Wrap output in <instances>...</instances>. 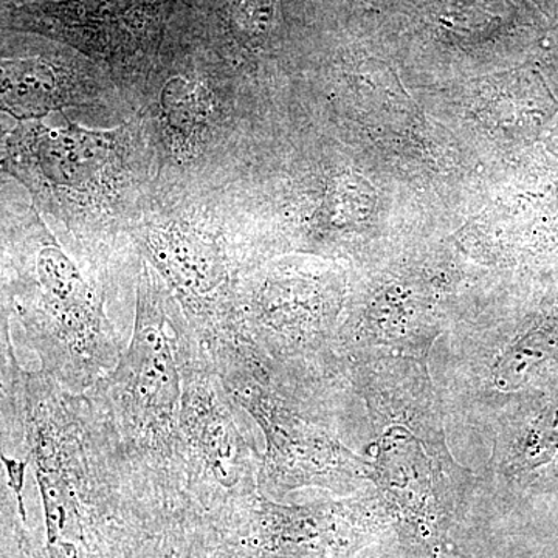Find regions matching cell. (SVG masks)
<instances>
[{
  "label": "cell",
  "mask_w": 558,
  "mask_h": 558,
  "mask_svg": "<svg viewBox=\"0 0 558 558\" xmlns=\"http://www.w3.org/2000/svg\"><path fill=\"white\" fill-rule=\"evenodd\" d=\"M209 355L241 343L238 306L247 263L238 196L227 180H156L132 230Z\"/></svg>",
  "instance_id": "5"
},
{
  "label": "cell",
  "mask_w": 558,
  "mask_h": 558,
  "mask_svg": "<svg viewBox=\"0 0 558 558\" xmlns=\"http://www.w3.org/2000/svg\"><path fill=\"white\" fill-rule=\"evenodd\" d=\"M11 179L0 180V413L20 417V391L24 368L11 333L14 319L13 269H11L9 218L14 191Z\"/></svg>",
  "instance_id": "10"
},
{
  "label": "cell",
  "mask_w": 558,
  "mask_h": 558,
  "mask_svg": "<svg viewBox=\"0 0 558 558\" xmlns=\"http://www.w3.org/2000/svg\"><path fill=\"white\" fill-rule=\"evenodd\" d=\"M238 405L199 341L183 365L182 427L186 494L213 523L255 495L260 459L242 432Z\"/></svg>",
  "instance_id": "8"
},
{
  "label": "cell",
  "mask_w": 558,
  "mask_h": 558,
  "mask_svg": "<svg viewBox=\"0 0 558 558\" xmlns=\"http://www.w3.org/2000/svg\"><path fill=\"white\" fill-rule=\"evenodd\" d=\"M0 462H2L3 470H5L7 484L13 492L14 499H16L17 512H20L22 523H27V512H25L24 505V483L25 473L31 468V459L27 454L24 458L13 457L9 451H0Z\"/></svg>",
  "instance_id": "12"
},
{
  "label": "cell",
  "mask_w": 558,
  "mask_h": 558,
  "mask_svg": "<svg viewBox=\"0 0 558 558\" xmlns=\"http://www.w3.org/2000/svg\"><path fill=\"white\" fill-rule=\"evenodd\" d=\"M199 341L178 301L146 260L135 278L134 329L110 373L90 388L121 449L161 505H186L183 365Z\"/></svg>",
  "instance_id": "4"
},
{
  "label": "cell",
  "mask_w": 558,
  "mask_h": 558,
  "mask_svg": "<svg viewBox=\"0 0 558 558\" xmlns=\"http://www.w3.org/2000/svg\"><path fill=\"white\" fill-rule=\"evenodd\" d=\"M64 120L11 128L3 174L20 183L51 230L81 255L102 264H138L131 234L156 183L142 120L131 113L110 130Z\"/></svg>",
  "instance_id": "2"
},
{
  "label": "cell",
  "mask_w": 558,
  "mask_h": 558,
  "mask_svg": "<svg viewBox=\"0 0 558 558\" xmlns=\"http://www.w3.org/2000/svg\"><path fill=\"white\" fill-rule=\"evenodd\" d=\"M148 135L156 180L227 179L236 165L238 73L189 31H171L128 100Z\"/></svg>",
  "instance_id": "6"
},
{
  "label": "cell",
  "mask_w": 558,
  "mask_h": 558,
  "mask_svg": "<svg viewBox=\"0 0 558 558\" xmlns=\"http://www.w3.org/2000/svg\"><path fill=\"white\" fill-rule=\"evenodd\" d=\"M24 453L38 483L49 558H143L167 506L128 461L90 389L22 373Z\"/></svg>",
  "instance_id": "1"
},
{
  "label": "cell",
  "mask_w": 558,
  "mask_h": 558,
  "mask_svg": "<svg viewBox=\"0 0 558 558\" xmlns=\"http://www.w3.org/2000/svg\"><path fill=\"white\" fill-rule=\"evenodd\" d=\"M68 109H116L130 116L108 73L76 51L0 60V112L21 123Z\"/></svg>",
  "instance_id": "9"
},
{
  "label": "cell",
  "mask_w": 558,
  "mask_h": 558,
  "mask_svg": "<svg viewBox=\"0 0 558 558\" xmlns=\"http://www.w3.org/2000/svg\"><path fill=\"white\" fill-rule=\"evenodd\" d=\"M9 242L13 269L14 319L39 369L73 392L98 384L119 363L124 348L109 317V292L117 266L86 258L51 230L31 201L13 193Z\"/></svg>",
  "instance_id": "3"
},
{
  "label": "cell",
  "mask_w": 558,
  "mask_h": 558,
  "mask_svg": "<svg viewBox=\"0 0 558 558\" xmlns=\"http://www.w3.org/2000/svg\"><path fill=\"white\" fill-rule=\"evenodd\" d=\"M558 447V403L546 411L527 440L526 461L539 465L549 461Z\"/></svg>",
  "instance_id": "11"
},
{
  "label": "cell",
  "mask_w": 558,
  "mask_h": 558,
  "mask_svg": "<svg viewBox=\"0 0 558 558\" xmlns=\"http://www.w3.org/2000/svg\"><path fill=\"white\" fill-rule=\"evenodd\" d=\"M179 5L180 0H40L14 3L3 10L0 24L87 58L108 73L128 108L160 53Z\"/></svg>",
  "instance_id": "7"
},
{
  "label": "cell",
  "mask_w": 558,
  "mask_h": 558,
  "mask_svg": "<svg viewBox=\"0 0 558 558\" xmlns=\"http://www.w3.org/2000/svg\"><path fill=\"white\" fill-rule=\"evenodd\" d=\"M10 128H7L5 124L0 123V180L9 179L2 171V159H3V146H5V138L9 135Z\"/></svg>",
  "instance_id": "13"
}]
</instances>
